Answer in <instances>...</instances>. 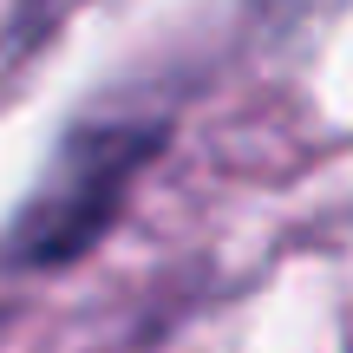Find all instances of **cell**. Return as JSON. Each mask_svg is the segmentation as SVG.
I'll return each mask as SVG.
<instances>
[{"mask_svg": "<svg viewBox=\"0 0 353 353\" xmlns=\"http://www.w3.org/2000/svg\"><path fill=\"white\" fill-rule=\"evenodd\" d=\"M157 151L151 125H92L52 157L46 183L33 190L20 229H13V249L26 262H72L92 242L105 236L118 210H125V190L138 183L144 157Z\"/></svg>", "mask_w": 353, "mask_h": 353, "instance_id": "6da1fadb", "label": "cell"}]
</instances>
